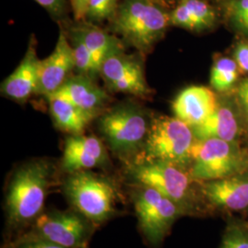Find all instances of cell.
<instances>
[{"label":"cell","instance_id":"cell-1","mask_svg":"<svg viewBox=\"0 0 248 248\" xmlns=\"http://www.w3.org/2000/svg\"><path fill=\"white\" fill-rule=\"evenodd\" d=\"M51 177V166L42 160L28 163L15 172L6 195V213L10 228L32 224L44 212Z\"/></svg>","mask_w":248,"mask_h":248},{"label":"cell","instance_id":"cell-2","mask_svg":"<svg viewBox=\"0 0 248 248\" xmlns=\"http://www.w3.org/2000/svg\"><path fill=\"white\" fill-rule=\"evenodd\" d=\"M63 192L74 210L94 226L104 223L119 212L117 205L121 195L113 181L89 170L69 174Z\"/></svg>","mask_w":248,"mask_h":248},{"label":"cell","instance_id":"cell-3","mask_svg":"<svg viewBox=\"0 0 248 248\" xmlns=\"http://www.w3.org/2000/svg\"><path fill=\"white\" fill-rule=\"evenodd\" d=\"M170 23V15L154 0H122L111 18L112 28L142 52L148 50Z\"/></svg>","mask_w":248,"mask_h":248},{"label":"cell","instance_id":"cell-4","mask_svg":"<svg viewBox=\"0 0 248 248\" xmlns=\"http://www.w3.org/2000/svg\"><path fill=\"white\" fill-rule=\"evenodd\" d=\"M192 128L177 118L161 117L149 127L140 161H160L175 166L190 162L194 144ZM138 162V161H137Z\"/></svg>","mask_w":248,"mask_h":248},{"label":"cell","instance_id":"cell-5","mask_svg":"<svg viewBox=\"0 0 248 248\" xmlns=\"http://www.w3.org/2000/svg\"><path fill=\"white\" fill-rule=\"evenodd\" d=\"M149 127L142 108L132 104L115 107L99 120V130L109 148L124 157L142 149Z\"/></svg>","mask_w":248,"mask_h":248},{"label":"cell","instance_id":"cell-6","mask_svg":"<svg viewBox=\"0 0 248 248\" xmlns=\"http://www.w3.org/2000/svg\"><path fill=\"white\" fill-rule=\"evenodd\" d=\"M93 226L76 210L43 212L32 222V230L20 240H42L64 248H88Z\"/></svg>","mask_w":248,"mask_h":248},{"label":"cell","instance_id":"cell-7","mask_svg":"<svg viewBox=\"0 0 248 248\" xmlns=\"http://www.w3.org/2000/svg\"><path fill=\"white\" fill-rule=\"evenodd\" d=\"M129 174L137 185L157 190L183 212L191 207L190 178L177 166L160 161H138L130 167Z\"/></svg>","mask_w":248,"mask_h":248},{"label":"cell","instance_id":"cell-8","mask_svg":"<svg viewBox=\"0 0 248 248\" xmlns=\"http://www.w3.org/2000/svg\"><path fill=\"white\" fill-rule=\"evenodd\" d=\"M133 193V205L143 236L153 246L166 237L179 215L181 208L149 186L137 185Z\"/></svg>","mask_w":248,"mask_h":248},{"label":"cell","instance_id":"cell-9","mask_svg":"<svg viewBox=\"0 0 248 248\" xmlns=\"http://www.w3.org/2000/svg\"><path fill=\"white\" fill-rule=\"evenodd\" d=\"M190 177L211 181L230 177L236 172L240 159L231 142L219 139L196 140L190 155Z\"/></svg>","mask_w":248,"mask_h":248},{"label":"cell","instance_id":"cell-10","mask_svg":"<svg viewBox=\"0 0 248 248\" xmlns=\"http://www.w3.org/2000/svg\"><path fill=\"white\" fill-rule=\"evenodd\" d=\"M99 73L112 90L142 98L150 93L141 62L122 51L108 55Z\"/></svg>","mask_w":248,"mask_h":248},{"label":"cell","instance_id":"cell-11","mask_svg":"<svg viewBox=\"0 0 248 248\" xmlns=\"http://www.w3.org/2000/svg\"><path fill=\"white\" fill-rule=\"evenodd\" d=\"M76 67L73 46L64 31H61L53 53L40 61L39 85L37 93L49 97L55 93L68 79Z\"/></svg>","mask_w":248,"mask_h":248},{"label":"cell","instance_id":"cell-12","mask_svg":"<svg viewBox=\"0 0 248 248\" xmlns=\"http://www.w3.org/2000/svg\"><path fill=\"white\" fill-rule=\"evenodd\" d=\"M107 160L106 149L96 136L72 134L64 142L61 166L72 174L104 166Z\"/></svg>","mask_w":248,"mask_h":248},{"label":"cell","instance_id":"cell-13","mask_svg":"<svg viewBox=\"0 0 248 248\" xmlns=\"http://www.w3.org/2000/svg\"><path fill=\"white\" fill-rule=\"evenodd\" d=\"M172 107L176 118L193 128L212 115L217 108V104L211 89L192 86L179 93Z\"/></svg>","mask_w":248,"mask_h":248},{"label":"cell","instance_id":"cell-14","mask_svg":"<svg viewBox=\"0 0 248 248\" xmlns=\"http://www.w3.org/2000/svg\"><path fill=\"white\" fill-rule=\"evenodd\" d=\"M40 61L36 53L35 44L31 42L18 67L2 83V94L10 99L23 102L33 93H37Z\"/></svg>","mask_w":248,"mask_h":248},{"label":"cell","instance_id":"cell-15","mask_svg":"<svg viewBox=\"0 0 248 248\" xmlns=\"http://www.w3.org/2000/svg\"><path fill=\"white\" fill-rule=\"evenodd\" d=\"M205 198L217 208L242 211L248 208V177H223L206 181L202 187Z\"/></svg>","mask_w":248,"mask_h":248},{"label":"cell","instance_id":"cell-16","mask_svg":"<svg viewBox=\"0 0 248 248\" xmlns=\"http://www.w3.org/2000/svg\"><path fill=\"white\" fill-rule=\"evenodd\" d=\"M51 96L66 99L74 105L92 114H95L98 108L103 106L108 100V95L105 91L97 86L90 77L83 75L68 78L62 87Z\"/></svg>","mask_w":248,"mask_h":248},{"label":"cell","instance_id":"cell-17","mask_svg":"<svg viewBox=\"0 0 248 248\" xmlns=\"http://www.w3.org/2000/svg\"><path fill=\"white\" fill-rule=\"evenodd\" d=\"M78 24L73 27V31H76L85 45L89 48L94 61L100 70L101 64L108 55L111 53L120 52L121 45L118 39L110 35L92 23H86L85 21L78 22Z\"/></svg>","mask_w":248,"mask_h":248},{"label":"cell","instance_id":"cell-18","mask_svg":"<svg viewBox=\"0 0 248 248\" xmlns=\"http://www.w3.org/2000/svg\"><path fill=\"white\" fill-rule=\"evenodd\" d=\"M196 140L219 139L232 142L236 137L238 126L233 113L227 108H217L205 122L192 128Z\"/></svg>","mask_w":248,"mask_h":248},{"label":"cell","instance_id":"cell-19","mask_svg":"<svg viewBox=\"0 0 248 248\" xmlns=\"http://www.w3.org/2000/svg\"><path fill=\"white\" fill-rule=\"evenodd\" d=\"M48 99L54 125L63 132L71 134H82L94 116L66 99L53 96L48 97Z\"/></svg>","mask_w":248,"mask_h":248},{"label":"cell","instance_id":"cell-20","mask_svg":"<svg viewBox=\"0 0 248 248\" xmlns=\"http://www.w3.org/2000/svg\"><path fill=\"white\" fill-rule=\"evenodd\" d=\"M237 79V64L229 58H222L214 63L211 72V85L218 91L230 89Z\"/></svg>","mask_w":248,"mask_h":248},{"label":"cell","instance_id":"cell-21","mask_svg":"<svg viewBox=\"0 0 248 248\" xmlns=\"http://www.w3.org/2000/svg\"><path fill=\"white\" fill-rule=\"evenodd\" d=\"M71 39L73 41L72 46L74 50L76 68L78 70L80 75L92 78L99 73L98 66L89 52V48L85 45L81 37L73 30H71Z\"/></svg>","mask_w":248,"mask_h":248},{"label":"cell","instance_id":"cell-22","mask_svg":"<svg viewBox=\"0 0 248 248\" xmlns=\"http://www.w3.org/2000/svg\"><path fill=\"white\" fill-rule=\"evenodd\" d=\"M195 23L196 30L210 28L215 21L213 9L204 0H181Z\"/></svg>","mask_w":248,"mask_h":248},{"label":"cell","instance_id":"cell-23","mask_svg":"<svg viewBox=\"0 0 248 248\" xmlns=\"http://www.w3.org/2000/svg\"><path fill=\"white\" fill-rule=\"evenodd\" d=\"M120 0H90L87 19L89 22H101L115 15Z\"/></svg>","mask_w":248,"mask_h":248},{"label":"cell","instance_id":"cell-24","mask_svg":"<svg viewBox=\"0 0 248 248\" xmlns=\"http://www.w3.org/2000/svg\"><path fill=\"white\" fill-rule=\"evenodd\" d=\"M220 248H248V230L239 225H231L224 232Z\"/></svg>","mask_w":248,"mask_h":248},{"label":"cell","instance_id":"cell-25","mask_svg":"<svg viewBox=\"0 0 248 248\" xmlns=\"http://www.w3.org/2000/svg\"><path fill=\"white\" fill-rule=\"evenodd\" d=\"M232 18L239 26L248 30V0H236L232 3Z\"/></svg>","mask_w":248,"mask_h":248},{"label":"cell","instance_id":"cell-26","mask_svg":"<svg viewBox=\"0 0 248 248\" xmlns=\"http://www.w3.org/2000/svg\"><path fill=\"white\" fill-rule=\"evenodd\" d=\"M90 0H70L72 12L77 22L86 21Z\"/></svg>","mask_w":248,"mask_h":248},{"label":"cell","instance_id":"cell-27","mask_svg":"<svg viewBox=\"0 0 248 248\" xmlns=\"http://www.w3.org/2000/svg\"><path fill=\"white\" fill-rule=\"evenodd\" d=\"M234 58L240 69L245 73H248V45L240 44L235 49Z\"/></svg>","mask_w":248,"mask_h":248},{"label":"cell","instance_id":"cell-28","mask_svg":"<svg viewBox=\"0 0 248 248\" xmlns=\"http://www.w3.org/2000/svg\"><path fill=\"white\" fill-rule=\"evenodd\" d=\"M15 248H64L38 239L19 240Z\"/></svg>","mask_w":248,"mask_h":248},{"label":"cell","instance_id":"cell-29","mask_svg":"<svg viewBox=\"0 0 248 248\" xmlns=\"http://www.w3.org/2000/svg\"><path fill=\"white\" fill-rule=\"evenodd\" d=\"M237 95L241 104L248 112V79L245 80L241 83L237 90Z\"/></svg>","mask_w":248,"mask_h":248},{"label":"cell","instance_id":"cell-30","mask_svg":"<svg viewBox=\"0 0 248 248\" xmlns=\"http://www.w3.org/2000/svg\"><path fill=\"white\" fill-rule=\"evenodd\" d=\"M154 1H155L156 3H158V4H159V2L161 1V0H154Z\"/></svg>","mask_w":248,"mask_h":248}]
</instances>
